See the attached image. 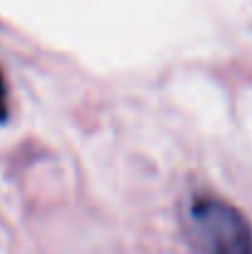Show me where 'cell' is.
<instances>
[{"mask_svg": "<svg viewBox=\"0 0 252 254\" xmlns=\"http://www.w3.org/2000/svg\"><path fill=\"white\" fill-rule=\"evenodd\" d=\"M7 121V91H5V79L0 72V124Z\"/></svg>", "mask_w": 252, "mask_h": 254, "instance_id": "cell-2", "label": "cell"}, {"mask_svg": "<svg viewBox=\"0 0 252 254\" xmlns=\"http://www.w3.org/2000/svg\"><path fill=\"white\" fill-rule=\"evenodd\" d=\"M183 230L200 254H252V225L233 202L195 192L183 205Z\"/></svg>", "mask_w": 252, "mask_h": 254, "instance_id": "cell-1", "label": "cell"}]
</instances>
